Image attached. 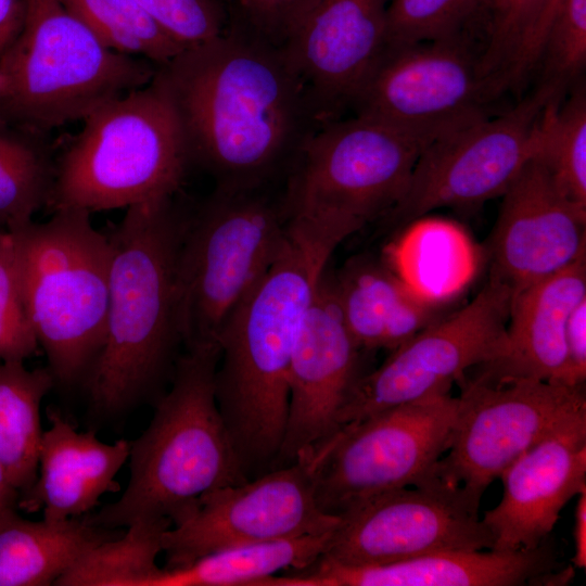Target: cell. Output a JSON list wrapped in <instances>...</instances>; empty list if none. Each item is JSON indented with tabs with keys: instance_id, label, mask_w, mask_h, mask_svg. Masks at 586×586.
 I'll return each instance as SVG.
<instances>
[{
	"instance_id": "1",
	"label": "cell",
	"mask_w": 586,
	"mask_h": 586,
	"mask_svg": "<svg viewBox=\"0 0 586 586\" xmlns=\"http://www.w3.org/2000/svg\"><path fill=\"white\" fill-rule=\"evenodd\" d=\"M191 166L215 187L283 184L321 126L285 52L229 27L156 67Z\"/></svg>"
},
{
	"instance_id": "2",
	"label": "cell",
	"mask_w": 586,
	"mask_h": 586,
	"mask_svg": "<svg viewBox=\"0 0 586 586\" xmlns=\"http://www.w3.org/2000/svg\"><path fill=\"white\" fill-rule=\"evenodd\" d=\"M364 226L347 215H291L277 258L218 335L216 400L245 470L275 462L303 322L332 253Z\"/></svg>"
},
{
	"instance_id": "3",
	"label": "cell",
	"mask_w": 586,
	"mask_h": 586,
	"mask_svg": "<svg viewBox=\"0 0 586 586\" xmlns=\"http://www.w3.org/2000/svg\"><path fill=\"white\" fill-rule=\"evenodd\" d=\"M190 213L178 196L139 203L107 233L106 335L85 380L97 413H123L149 395L181 343L176 271Z\"/></svg>"
},
{
	"instance_id": "4",
	"label": "cell",
	"mask_w": 586,
	"mask_h": 586,
	"mask_svg": "<svg viewBox=\"0 0 586 586\" xmlns=\"http://www.w3.org/2000/svg\"><path fill=\"white\" fill-rule=\"evenodd\" d=\"M218 345L186 348L143 433L130 443L123 495L87 519L107 530L140 520L171 524L206 494L245 482V469L215 394Z\"/></svg>"
},
{
	"instance_id": "5",
	"label": "cell",
	"mask_w": 586,
	"mask_h": 586,
	"mask_svg": "<svg viewBox=\"0 0 586 586\" xmlns=\"http://www.w3.org/2000/svg\"><path fill=\"white\" fill-rule=\"evenodd\" d=\"M8 230L18 284L55 383L86 380L105 342L111 244L85 209Z\"/></svg>"
},
{
	"instance_id": "6",
	"label": "cell",
	"mask_w": 586,
	"mask_h": 586,
	"mask_svg": "<svg viewBox=\"0 0 586 586\" xmlns=\"http://www.w3.org/2000/svg\"><path fill=\"white\" fill-rule=\"evenodd\" d=\"M190 167L171 105L152 79L84 119L55 160L48 207L93 213L176 198Z\"/></svg>"
},
{
	"instance_id": "7",
	"label": "cell",
	"mask_w": 586,
	"mask_h": 586,
	"mask_svg": "<svg viewBox=\"0 0 586 586\" xmlns=\"http://www.w3.org/2000/svg\"><path fill=\"white\" fill-rule=\"evenodd\" d=\"M0 66L1 119L41 133L148 85L157 67L106 48L61 0H26L23 29Z\"/></svg>"
},
{
	"instance_id": "8",
	"label": "cell",
	"mask_w": 586,
	"mask_h": 586,
	"mask_svg": "<svg viewBox=\"0 0 586 586\" xmlns=\"http://www.w3.org/2000/svg\"><path fill=\"white\" fill-rule=\"evenodd\" d=\"M289 212L284 183L215 187L190 217L176 271V313L184 348L218 345L230 315L272 265Z\"/></svg>"
},
{
	"instance_id": "9",
	"label": "cell",
	"mask_w": 586,
	"mask_h": 586,
	"mask_svg": "<svg viewBox=\"0 0 586 586\" xmlns=\"http://www.w3.org/2000/svg\"><path fill=\"white\" fill-rule=\"evenodd\" d=\"M467 124L407 127L354 114L322 124L286 178L289 215L342 214L365 224L385 216L404 196L422 152Z\"/></svg>"
},
{
	"instance_id": "10",
	"label": "cell",
	"mask_w": 586,
	"mask_h": 586,
	"mask_svg": "<svg viewBox=\"0 0 586 586\" xmlns=\"http://www.w3.org/2000/svg\"><path fill=\"white\" fill-rule=\"evenodd\" d=\"M458 410L459 397L448 393L336 430L297 459L311 475L320 509L337 515L368 498L431 480L449 448Z\"/></svg>"
},
{
	"instance_id": "11",
	"label": "cell",
	"mask_w": 586,
	"mask_h": 586,
	"mask_svg": "<svg viewBox=\"0 0 586 586\" xmlns=\"http://www.w3.org/2000/svg\"><path fill=\"white\" fill-rule=\"evenodd\" d=\"M564 88L542 79L499 116L487 115L437 138L422 152L404 196L384 217L400 229L437 208L502 196L534 157L542 114Z\"/></svg>"
},
{
	"instance_id": "12",
	"label": "cell",
	"mask_w": 586,
	"mask_h": 586,
	"mask_svg": "<svg viewBox=\"0 0 586 586\" xmlns=\"http://www.w3.org/2000/svg\"><path fill=\"white\" fill-rule=\"evenodd\" d=\"M511 300V289L489 276L468 305L391 351L379 368L355 381L339 411L336 430L393 407L448 394L469 368L495 360L504 351Z\"/></svg>"
},
{
	"instance_id": "13",
	"label": "cell",
	"mask_w": 586,
	"mask_h": 586,
	"mask_svg": "<svg viewBox=\"0 0 586 586\" xmlns=\"http://www.w3.org/2000/svg\"><path fill=\"white\" fill-rule=\"evenodd\" d=\"M459 382L462 391L450 445L433 477L462 488L476 502L523 453L586 411L583 385L536 380L493 384L466 377Z\"/></svg>"
},
{
	"instance_id": "14",
	"label": "cell",
	"mask_w": 586,
	"mask_h": 586,
	"mask_svg": "<svg viewBox=\"0 0 586 586\" xmlns=\"http://www.w3.org/2000/svg\"><path fill=\"white\" fill-rule=\"evenodd\" d=\"M480 502L432 477L344 510L322 557L345 565H377L445 550L493 548Z\"/></svg>"
},
{
	"instance_id": "15",
	"label": "cell",
	"mask_w": 586,
	"mask_h": 586,
	"mask_svg": "<svg viewBox=\"0 0 586 586\" xmlns=\"http://www.w3.org/2000/svg\"><path fill=\"white\" fill-rule=\"evenodd\" d=\"M339 517L322 511L303 461L204 495L162 538L164 569L243 545L332 532Z\"/></svg>"
},
{
	"instance_id": "16",
	"label": "cell",
	"mask_w": 586,
	"mask_h": 586,
	"mask_svg": "<svg viewBox=\"0 0 586 586\" xmlns=\"http://www.w3.org/2000/svg\"><path fill=\"white\" fill-rule=\"evenodd\" d=\"M475 35L385 48L353 101L354 115L399 126L466 124L496 99L480 66Z\"/></svg>"
},
{
	"instance_id": "17",
	"label": "cell",
	"mask_w": 586,
	"mask_h": 586,
	"mask_svg": "<svg viewBox=\"0 0 586 586\" xmlns=\"http://www.w3.org/2000/svg\"><path fill=\"white\" fill-rule=\"evenodd\" d=\"M360 351L344 323L327 269L292 354L288 418L275 464L295 462L335 432L339 411L360 377Z\"/></svg>"
},
{
	"instance_id": "18",
	"label": "cell",
	"mask_w": 586,
	"mask_h": 586,
	"mask_svg": "<svg viewBox=\"0 0 586 586\" xmlns=\"http://www.w3.org/2000/svg\"><path fill=\"white\" fill-rule=\"evenodd\" d=\"M391 0H318L283 50L320 123L344 117L386 48Z\"/></svg>"
},
{
	"instance_id": "19",
	"label": "cell",
	"mask_w": 586,
	"mask_h": 586,
	"mask_svg": "<svg viewBox=\"0 0 586 586\" xmlns=\"http://www.w3.org/2000/svg\"><path fill=\"white\" fill-rule=\"evenodd\" d=\"M489 243L491 276L512 295L586 257V207L530 160L502 194Z\"/></svg>"
},
{
	"instance_id": "20",
	"label": "cell",
	"mask_w": 586,
	"mask_h": 586,
	"mask_svg": "<svg viewBox=\"0 0 586 586\" xmlns=\"http://www.w3.org/2000/svg\"><path fill=\"white\" fill-rule=\"evenodd\" d=\"M499 479L501 499L482 519L493 536L492 550L539 547L564 506L586 492V411L553 429Z\"/></svg>"
},
{
	"instance_id": "21",
	"label": "cell",
	"mask_w": 586,
	"mask_h": 586,
	"mask_svg": "<svg viewBox=\"0 0 586 586\" xmlns=\"http://www.w3.org/2000/svg\"><path fill=\"white\" fill-rule=\"evenodd\" d=\"M560 569L547 540L512 551L445 550L377 565H345L324 557L273 576L272 586H547Z\"/></svg>"
},
{
	"instance_id": "22",
	"label": "cell",
	"mask_w": 586,
	"mask_h": 586,
	"mask_svg": "<svg viewBox=\"0 0 586 586\" xmlns=\"http://www.w3.org/2000/svg\"><path fill=\"white\" fill-rule=\"evenodd\" d=\"M586 298V257L512 295L502 353L482 365L479 381L536 380L571 386L565 330Z\"/></svg>"
},
{
	"instance_id": "23",
	"label": "cell",
	"mask_w": 586,
	"mask_h": 586,
	"mask_svg": "<svg viewBox=\"0 0 586 586\" xmlns=\"http://www.w3.org/2000/svg\"><path fill=\"white\" fill-rule=\"evenodd\" d=\"M42 432L38 473L31 487L20 496L17 507L41 510L44 520L78 518L99 505L106 493L119 491L115 477L128 460L130 442L100 441L94 432H79L56 410Z\"/></svg>"
},
{
	"instance_id": "24",
	"label": "cell",
	"mask_w": 586,
	"mask_h": 586,
	"mask_svg": "<svg viewBox=\"0 0 586 586\" xmlns=\"http://www.w3.org/2000/svg\"><path fill=\"white\" fill-rule=\"evenodd\" d=\"M331 276L344 323L361 351H393L440 320L443 308L416 297L382 257H352Z\"/></svg>"
},
{
	"instance_id": "25",
	"label": "cell",
	"mask_w": 586,
	"mask_h": 586,
	"mask_svg": "<svg viewBox=\"0 0 586 586\" xmlns=\"http://www.w3.org/2000/svg\"><path fill=\"white\" fill-rule=\"evenodd\" d=\"M399 230L382 258L416 297L444 308L473 283L482 250L459 222L424 215Z\"/></svg>"
},
{
	"instance_id": "26",
	"label": "cell",
	"mask_w": 586,
	"mask_h": 586,
	"mask_svg": "<svg viewBox=\"0 0 586 586\" xmlns=\"http://www.w3.org/2000/svg\"><path fill=\"white\" fill-rule=\"evenodd\" d=\"M113 537V530L87 518L30 521L8 510L0 514V586L55 585L86 552Z\"/></svg>"
},
{
	"instance_id": "27",
	"label": "cell",
	"mask_w": 586,
	"mask_h": 586,
	"mask_svg": "<svg viewBox=\"0 0 586 586\" xmlns=\"http://www.w3.org/2000/svg\"><path fill=\"white\" fill-rule=\"evenodd\" d=\"M332 532L218 550L184 566L163 568L145 586H258L277 573L314 563Z\"/></svg>"
},
{
	"instance_id": "28",
	"label": "cell",
	"mask_w": 586,
	"mask_h": 586,
	"mask_svg": "<svg viewBox=\"0 0 586 586\" xmlns=\"http://www.w3.org/2000/svg\"><path fill=\"white\" fill-rule=\"evenodd\" d=\"M0 362V463L20 496L35 483L42 437L40 405L54 386L48 367Z\"/></svg>"
},
{
	"instance_id": "29",
	"label": "cell",
	"mask_w": 586,
	"mask_h": 586,
	"mask_svg": "<svg viewBox=\"0 0 586 586\" xmlns=\"http://www.w3.org/2000/svg\"><path fill=\"white\" fill-rule=\"evenodd\" d=\"M562 0H508L491 20L481 48L483 77L498 91L522 88L538 67Z\"/></svg>"
},
{
	"instance_id": "30",
	"label": "cell",
	"mask_w": 586,
	"mask_h": 586,
	"mask_svg": "<svg viewBox=\"0 0 586 586\" xmlns=\"http://www.w3.org/2000/svg\"><path fill=\"white\" fill-rule=\"evenodd\" d=\"M41 132L0 119V228L11 230L33 220L48 206L55 160Z\"/></svg>"
},
{
	"instance_id": "31",
	"label": "cell",
	"mask_w": 586,
	"mask_h": 586,
	"mask_svg": "<svg viewBox=\"0 0 586 586\" xmlns=\"http://www.w3.org/2000/svg\"><path fill=\"white\" fill-rule=\"evenodd\" d=\"M170 521L140 520L122 537L110 538L86 552L55 583L60 586H145L161 570L164 532Z\"/></svg>"
},
{
	"instance_id": "32",
	"label": "cell",
	"mask_w": 586,
	"mask_h": 586,
	"mask_svg": "<svg viewBox=\"0 0 586 586\" xmlns=\"http://www.w3.org/2000/svg\"><path fill=\"white\" fill-rule=\"evenodd\" d=\"M536 158L556 187L572 202L586 207V92L584 86L563 101V94L544 110L538 127Z\"/></svg>"
},
{
	"instance_id": "33",
	"label": "cell",
	"mask_w": 586,
	"mask_h": 586,
	"mask_svg": "<svg viewBox=\"0 0 586 586\" xmlns=\"http://www.w3.org/2000/svg\"><path fill=\"white\" fill-rule=\"evenodd\" d=\"M112 51L156 66L184 50L135 0H61Z\"/></svg>"
},
{
	"instance_id": "34",
	"label": "cell",
	"mask_w": 586,
	"mask_h": 586,
	"mask_svg": "<svg viewBox=\"0 0 586 586\" xmlns=\"http://www.w3.org/2000/svg\"><path fill=\"white\" fill-rule=\"evenodd\" d=\"M485 0H391L386 48H398L461 35H485Z\"/></svg>"
},
{
	"instance_id": "35",
	"label": "cell",
	"mask_w": 586,
	"mask_h": 586,
	"mask_svg": "<svg viewBox=\"0 0 586 586\" xmlns=\"http://www.w3.org/2000/svg\"><path fill=\"white\" fill-rule=\"evenodd\" d=\"M318 0H228L227 27L284 50Z\"/></svg>"
},
{
	"instance_id": "36",
	"label": "cell",
	"mask_w": 586,
	"mask_h": 586,
	"mask_svg": "<svg viewBox=\"0 0 586 586\" xmlns=\"http://www.w3.org/2000/svg\"><path fill=\"white\" fill-rule=\"evenodd\" d=\"M183 49L220 36L228 25L219 0H135Z\"/></svg>"
},
{
	"instance_id": "37",
	"label": "cell",
	"mask_w": 586,
	"mask_h": 586,
	"mask_svg": "<svg viewBox=\"0 0 586 586\" xmlns=\"http://www.w3.org/2000/svg\"><path fill=\"white\" fill-rule=\"evenodd\" d=\"M38 349L18 284L10 234L0 228V362L24 361Z\"/></svg>"
},
{
	"instance_id": "38",
	"label": "cell",
	"mask_w": 586,
	"mask_h": 586,
	"mask_svg": "<svg viewBox=\"0 0 586 586\" xmlns=\"http://www.w3.org/2000/svg\"><path fill=\"white\" fill-rule=\"evenodd\" d=\"M539 65L542 79L564 86L586 65V0H562L551 23Z\"/></svg>"
},
{
	"instance_id": "39",
	"label": "cell",
	"mask_w": 586,
	"mask_h": 586,
	"mask_svg": "<svg viewBox=\"0 0 586 586\" xmlns=\"http://www.w3.org/2000/svg\"><path fill=\"white\" fill-rule=\"evenodd\" d=\"M565 345L572 385H583L586 379V298L570 314Z\"/></svg>"
},
{
	"instance_id": "40",
	"label": "cell",
	"mask_w": 586,
	"mask_h": 586,
	"mask_svg": "<svg viewBox=\"0 0 586 586\" xmlns=\"http://www.w3.org/2000/svg\"><path fill=\"white\" fill-rule=\"evenodd\" d=\"M25 16L26 0H0V59L18 38Z\"/></svg>"
},
{
	"instance_id": "41",
	"label": "cell",
	"mask_w": 586,
	"mask_h": 586,
	"mask_svg": "<svg viewBox=\"0 0 586 586\" xmlns=\"http://www.w3.org/2000/svg\"><path fill=\"white\" fill-rule=\"evenodd\" d=\"M574 556L572 562L575 568H586V492L577 498L573 525Z\"/></svg>"
},
{
	"instance_id": "42",
	"label": "cell",
	"mask_w": 586,
	"mask_h": 586,
	"mask_svg": "<svg viewBox=\"0 0 586 586\" xmlns=\"http://www.w3.org/2000/svg\"><path fill=\"white\" fill-rule=\"evenodd\" d=\"M18 499V489L12 484L4 468L0 463V514L15 509Z\"/></svg>"
},
{
	"instance_id": "43",
	"label": "cell",
	"mask_w": 586,
	"mask_h": 586,
	"mask_svg": "<svg viewBox=\"0 0 586 586\" xmlns=\"http://www.w3.org/2000/svg\"><path fill=\"white\" fill-rule=\"evenodd\" d=\"M507 1L508 0H485L486 10L489 17L488 23L505 7Z\"/></svg>"
},
{
	"instance_id": "44",
	"label": "cell",
	"mask_w": 586,
	"mask_h": 586,
	"mask_svg": "<svg viewBox=\"0 0 586 586\" xmlns=\"http://www.w3.org/2000/svg\"><path fill=\"white\" fill-rule=\"evenodd\" d=\"M4 91H5V80H4V75L0 66V113H1V106L4 99ZM0 119H1V116H0Z\"/></svg>"
}]
</instances>
